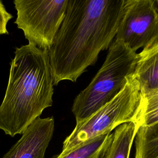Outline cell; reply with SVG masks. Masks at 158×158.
I'll return each mask as SVG.
<instances>
[{"label": "cell", "instance_id": "1", "mask_svg": "<svg viewBox=\"0 0 158 158\" xmlns=\"http://www.w3.org/2000/svg\"><path fill=\"white\" fill-rule=\"evenodd\" d=\"M125 0H68L65 17L48 50L54 85L77 81L115 38Z\"/></svg>", "mask_w": 158, "mask_h": 158}, {"label": "cell", "instance_id": "2", "mask_svg": "<svg viewBox=\"0 0 158 158\" xmlns=\"http://www.w3.org/2000/svg\"><path fill=\"white\" fill-rule=\"evenodd\" d=\"M53 86L48 50L29 44L16 48L0 106V130L12 137L22 134L52 106Z\"/></svg>", "mask_w": 158, "mask_h": 158}, {"label": "cell", "instance_id": "3", "mask_svg": "<svg viewBox=\"0 0 158 158\" xmlns=\"http://www.w3.org/2000/svg\"><path fill=\"white\" fill-rule=\"evenodd\" d=\"M137 53L114 40L102 65L89 84L75 98L72 107L76 122L81 121L114 98L133 74Z\"/></svg>", "mask_w": 158, "mask_h": 158}, {"label": "cell", "instance_id": "4", "mask_svg": "<svg viewBox=\"0 0 158 158\" xmlns=\"http://www.w3.org/2000/svg\"><path fill=\"white\" fill-rule=\"evenodd\" d=\"M138 81L130 75L122 90L88 118L76 122L65 139L59 155H64L99 136L108 134L119 125L135 122L141 101Z\"/></svg>", "mask_w": 158, "mask_h": 158}, {"label": "cell", "instance_id": "5", "mask_svg": "<svg viewBox=\"0 0 158 158\" xmlns=\"http://www.w3.org/2000/svg\"><path fill=\"white\" fill-rule=\"evenodd\" d=\"M15 23L29 44L48 50L65 17L68 0H15Z\"/></svg>", "mask_w": 158, "mask_h": 158}, {"label": "cell", "instance_id": "6", "mask_svg": "<svg viewBox=\"0 0 158 158\" xmlns=\"http://www.w3.org/2000/svg\"><path fill=\"white\" fill-rule=\"evenodd\" d=\"M115 40L135 52L157 42L156 0H125Z\"/></svg>", "mask_w": 158, "mask_h": 158}, {"label": "cell", "instance_id": "7", "mask_svg": "<svg viewBox=\"0 0 158 158\" xmlns=\"http://www.w3.org/2000/svg\"><path fill=\"white\" fill-rule=\"evenodd\" d=\"M54 130L52 117L37 118L2 158H44Z\"/></svg>", "mask_w": 158, "mask_h": 158}, {"label": "cell", "instance_id": "8", "mask_svg": "<svg viewBox=\"0 0 158 158\" xmlns=\"http://www.w3.org/2000/svg\"><path fill=\"white\" fill-rule=\"evenodd\" d=\"M133 77L138 83L141 96L158 91V41L137 54Z\"/></svg>", "mask_w": 158, "mask_h": 158}, {"label": "cell", "instance_id": "9", "mask_svg": "<svg viewBox=\"0 0 158 158\" xmlns=\"http://www.w3.org/2000/svg\"><path fill=\"white\" fill-rule=\"evenodd\" d=\"M137 130L135 122L117 127L113 133L112 141L105 158H129Z\"/></svg>", "mask_w": 158, "mask_h": 158}, {"label": "cell", "instance_id": "10", "mask_svg": "<svg viewBox=\"0 0 158 158\" xmlns=\"http://www.w3.org/2000/svg\"><path fill=\"white\" fill-rule=\"evenodd\" d=\"M135 144V158H158V122L139 127Z\"/></svg>", "mask_w": 158, "mask_h": 158}, {"label": "cell", "instance_id": "11", "mask_svg": "<svg viewBox=\"0 0 158 158\" xmlns=\"http://www.w3.org/2000/svg\"><path fill=\"white\" fill-rule=\"evenodd\" d=\"M112 138V133L99 136L64 155L59 154L54 158H105Z\"/></svg>", "mask_w": 158, "mask_h": 158}, {"label": "cell", "instance_id": "12", "mask_svg": "<svg viewBox=\"0 0 158 158\" xmlns=\"http://www.w3.org/2000/svg\"><path fill=\"white\" fill-rule=\"evenodd\" d=\"M158 122V91L142 96L135 120L137 128Z\"/></svg>", "mask_w": 158, "mask_h": 158}, {"label": "cell", "instance_id": "13", "mask_svg": "<svg viewBox=\"0 0 158 158\" xmlns=\"http://www.w3.org/2000/svg\"><path fill=\"white\" fill-rule=\"evenodd\" d=\"M12 18V14L6 10L2 2L0 1V35L8 33L6 26L9 20Z\"/></svg>", "mask_w": 158, "mask_h": 158}, {"label": "cell", "instance_id": "14", "mask_svg": "<svg viewBox=\"0 0 158 158\" xmlns=\"http://www.w3.org/2000/svg\"><path fill=\"white\" fill-rule=\"evenodd\" d=\"M156 5H157V10H158V0H156Z\"/></svg>", "mask_w": 158, "mask_h": 158}]
</instances>
